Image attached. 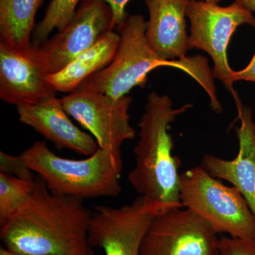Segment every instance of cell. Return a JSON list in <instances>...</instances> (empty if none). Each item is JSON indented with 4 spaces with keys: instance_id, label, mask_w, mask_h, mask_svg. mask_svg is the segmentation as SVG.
<instances>
[{
    "instance_id": "1",
    "label": "cell",
    "mask_w": 255,
    "mask_h": 255,
    "mask_svg": "<svg viewBox=\"0 0 255 255\" xmlns=\"http://www.w3.org/2000/svg\"><path fill=\"white\" fill-rule=\"evenodd\" d=\"M92 214L83 200L53 194L37 176L27 200L0 224V238L18 255H95L88 243Z\"/></svg>"
},
{
    "instance_id": "2",
    "label": "cell",
    "mask_w": 255,
    "mask_h": 255,
    "mask_svg": "<svg viewBox=\"0 0 255 255\" xmlns=\"http://www.w3.org/2000/svg\"><path fill=\"white\" fill-rule=\"evenodd\" d=\"M190 104L174 108L167 95L152 92L138 122L139 140L134 147L135 167L128 179L143 199V209L156 215L182 208L179 198L180 159L173 155L169 127Z\"/></svg>"
},
{
    "instance_id": "3",
    "label": "cell",
    "mask_w": 255,
    "mask_h": 255,
    "mask_svg": "<svg viewBox=\"0 0 255 255\" xmlns=\"http://www.w3.org/2000/svg\"><path fill=\"white\" fill-rule=\"evenodd\" d=\"M117 28L120 42L113 60L75 90L99 92L118 100L134 87H145L147 75L152 70L170 67L182 70L197 82L209 95L211 105L219 104L214 76L205 58L200 55L174 60L160 58L147 41V21L141 14L127 15Z\"/></svg>"
},
{
    "instance_id": "4",
    "label": "cell",
    "mask_w": 255,
    "mask_h": 255,
    "mask_svg": "<svg viewBox=\"0 0 255 255\" xmlns=\"http://www.w3.org/2000/svg\"><path fill=\"white\" fill-rule=\"evenodd\" d=\"M28 167L56 195L81 200L117 197L122 187V152L99 147L87 158H65L57 155L44 141L33 142L20 154Z\"/></svg>"
},
{
    "instance_id": "5",
    "label": "cell",
    "mask_w": 255,
    "mask_h": 255,
    "mask_svg": "<svg viewBox=\"0 0 255 255\" xmlns=\"http://www.w3.org/2000/svg\"><path fill=\"white\" fill-rule=\"evenodd\" d=\"M179 198L183 208L204 219L216 234L255 238V215L244 196L201 166L181 174Z\"/></svg>"
},
{
    "instance_id": "6",
    "label": "cell",
    "mask_w": 255,
    "mask_h": 255,
    "mask_svg": "<svg viewBox=\"0 0 255 255\" xmlns=\"http://www.w3.org/2000/svg\"><path fill=\"white\" fill-rule=\"evenodd\" d=\"M187 17L191 23L189 50H204L214 63V78L221 80L233 95L232 75L234 70L228 60V47L233 33L240 26L255 27L253 12L236 2L226 6L205 0H189Z\"/></svg>"
},
{
    "instance_id": "7",
    "label": "cell",
    "mask_w": 255,
    "mask_h": 255,
    "mask_svg": "<svg viewBox=\"0 0 255 255\" xmlns=\"http://www.w3.org/2000/svg\"><path fill=\"white\" fill-rule=\"evenodd\" d=\"M60 100L67 114L90 132L100 148L121 152L124 142L135 137L130 123V96L115 100L99 92L75 90Z\"/></svg>"
},
{
    "instance_id": "8",
    "label": "cell",
    "mask_w": 255,
    "mask_h": 255,
    "mask_svg": "<svg viewBox=\"0 0 255 255\" xmlns=\"http://www.w3.org/2000/svg\"><path fill=\"white\" fill-rule=\"evenodd\" d=\"M219 240L204 219L179 208L155 216L139 255H218Z\"/></svg>"
},
{
    "instance_id": "9",
    "label": "cell",
    "mask_w": 255,
    "mask_h": 255,
    "mask_svg": "<svg viewBox=\"0 0 255 255\" xmlns=\"http://www.w3.org/2000/svg\"><path fill=\"white\" fill-rule=\"evenodd\" d=\"M39 46L14 48L0 42V99L16 107L55 96Z\"/></svg>"
},
{
    "instance_id": "10",
    "label": "cell",
    "mask_w": 255,
    "mask_h": 255,
    "mask_svg": "<svg viewBox=\"0 0 255 255\" xmlns=\"http://www.w3.org/2000/svg\"><path fill=\"white\" fill-rule=\"evenodd\" d=\"M114 29L112 11L102 0H82L72 21L39 46L49 74L58 73Z\"/></svg>"
},
{
    "instance_id": "11",
    "label": "cell",
    "mask_w": 255,
    "mask_h": 255,
    "mask_svg": "<svg viewBox=\"0 0 255 255\" xmlns=\"http://www.w3.org/2000/svg\"><path fill=\"white\" fill-rule=\"evenodd\" d=\"M154 217L144 210L140 196L120 208L95 206L89 226V244L103 250L105 255H139Z\"/></svg>"
},
{
    "instance_id": "12",
    "label": "cell",
    "mask_w": 255,
    "mask_h": 255,
    "mask_svg": "<svg viewBox=\"0 0 255 255\" xmlns=\"http://www.w3.org/2000/svg\"><path fill=\"white\" fill-rule=\"evenodd\" d=\"M18 120L32 128L59 150L67 149L79 155L90 156L99 148L92 135L71 122L60 99L50 97L33 105L17 107Z\"/></svg>"
},
{
    "instance_id": "13",
    "label": "cell",
    "mask_w": 255,
    "mask_h": 255,
    "mask_svg": "<svg viewBox=\"0 0 255 255\" xmlns=\"http://www.w3.org/2000/svg\"><path fill=\"white\" fill-rule=\"evenodd\" d=\"M233 97L241 121V127L237 129L238 155L229 160L206 154L201 159L200 166L213 177L227 181L238 189L255 215V123L251 111L243 105L237 94Z\"/></svg>"
},
{
    "instance_id": "14",
    "label": "cell",
    "mask_w": 255,
    "mask_h": 255,
    "mask_svg": "<svg viewBox=\"0 0 255 255\" xmlns=\"http://www.w3.org/2000/svg\"><path fill=\"white\" fill-rule=\"evenodd\" d=\"M189 0H145L149 13L146 36L152 49L167 60L184 59L189 48L187 9Z\"/></svg>"
},
{
    "instance_id": "15",
    "label": "cell",
    "mask_w": 255,
    "mask_h": 255,
    "mask_svg": "<svg viewBox=\"0 0 255 255\" xmlns=\"http://www.w3.org/2000/svg\"><path fill=\"white\" fill-rule=\"evenodd\" d=\"M119 42L118 32H107L93 46L74 58L65 68L50 74V83L56 92L75 91L89 77L110 65L118 50Z\"/></svg>"
},
{
    "instance_id": "16",
    "label": "cell",
    "mask_w": 255,
    "mask_h": 255,
    "mask_svg": "<svg viewBox=\"0 0 255 255\" xmlns=\"http://www.w3.org/2000/svg\"><path fill=\"white\" fill-rule=\"evenodd\" d=\"M44 0H0V42L14 48L31 45L36 16Z\"/></svg>"
},
{
    "instance_id": "17",
    "label": "cell",
    "mask_w": 255,
    "mask_h": 255,
    "mask_svg": "<svg viewBox=\"0 0 255 255\" xmlns=\"http://www.w3.org/2000/svg\"><path fill=\"white\" fill-rule=\"evenodd\" d=\"M82 0H51L47 7L44 17L35 27L31 43L40 46L48 39L54 31H61L75 16L78 4Z\"/></svg>"
},
{
    "instance_id": "18",
    "label": "cell",
    "mask_w": 255,
    "mask_h": 255,
    "mask_svg": "<svg viewBox=\"0 0 255 255\" xmlns=\"http://www.w3.org/2000/svg\"><path fill=\"white\" fill-rule=\"evenodd\" d=\"M34 186L35 180H24L0 172V224L11 217L24 204Z\"/></svg>"
},
{
    "instance_id": "19",
    "label": "cell",
    "mask_w": 255,
    "mask_h": 255,
    "mask_svg": "<svg viewBox=\"0 0 255 255\" xmlns=\"http://www.w3.org/2000/svg\"><path fill=\"white\" fill-rule=\"evenodd\" d=\"M0 172L24 180L34 181L35 173L28 167L21 155L14 156L0 152Z\"/></svg>"
},
{
    "instance_id": "20",
    "label": "cell",
    "mask_w": 255,
    "mask_h": 255,
    "mask_svg": "<svg viewBox=\"0 0 255 255\" xmlns=\"http://www.w3.org/2000/svg\"><path fill=\"white\" fill-rule=\"evenodd\" d=\"M218 255H255V238L223 236L219 240Z\"/></svg>"
},
{
    "instance_id": "21",
    "label": "cell",
    "mask_w": 255,
    "mask_h": 255,
    "mask_svg": "<svg viewBox=\"0 0 255 255\" xmlns=\"http://www.w3.org/2000/svg\"><path fill=\"white\" fill-rule=\"evenodd\" d=\"M110 6L112 11L114 28L119 26L127 17L126 6L131 0H102Z\"/></svg>"
},
{
    "instance_id": "22",
    "label": "cell",
    "mask_w": 255,
    "mask_h": 255,
    "mask_svg": "<svg viewBox=\"0 0 255 255\" xmlns=\"http://www.w3.org/2000/svg\"><path fill=\"white\" fill-rule=\"evenodd\" d=\"M244 81L255 82V53L250 63L243 70L233 72L232 82Z\"/></svg>"
},
{
    "instance_id": "23",
    "label": "cell",
    "mask_w": 255,
    "mask_h": 255,
    "mask_svg": "<svg viewBox=\"0 0 255 255\" xmlns=\"http://www.w3.org/2000/svg\"><path fill=\"white\" fill-rule=\"evenodd\" d=\"M235 2L249 10L251 12H255V0H236Z\"/></svg>"
},
{
    "instance_id": "24",
    "label": "cell",
    "mask_w": 255,
    "mask_h": 255,
    "mask_svg": "<svg viewBox=\"0 0 255 255\" xmlns=\"http://www.w3.org/2000/svg\"><path fill=\"white\" fill-rule=\"evenodd\" d=\"M0 255H18L16 254H14V253H11L9 251H8L7 249L4 248L3 246H1L0 248Z\"/></svg>"
},
{
    "instance_id": "25",
    "label": "cell",
    "mask_w": 255,
    "mask_h": 255,
    "mask_svg": "<svg viewBox=\"0 0 255 255\" xmlns=\"http://www.w3.org/2000/svg\"><path fill=\"white\" fill-rule=\"evenodd\" d=\"M206 1H209V2L216 3V4H219V2H221L222 0H205Z\"/></svg>"
},
{
    "instance_id": "26",
    "label": "cell",
    "mask_w": 255,
    "mask_h": 255,
    "mask_svg": "<svg viewBox=\"0 0 255 255\" xmlns=\"http://www.w3.org/2000/svg\"><path fill=\"white\" fill-rule=\"evenodd\" d=\"M254 133H255V127H254Z\"/></svg>"
}]
</instances>
